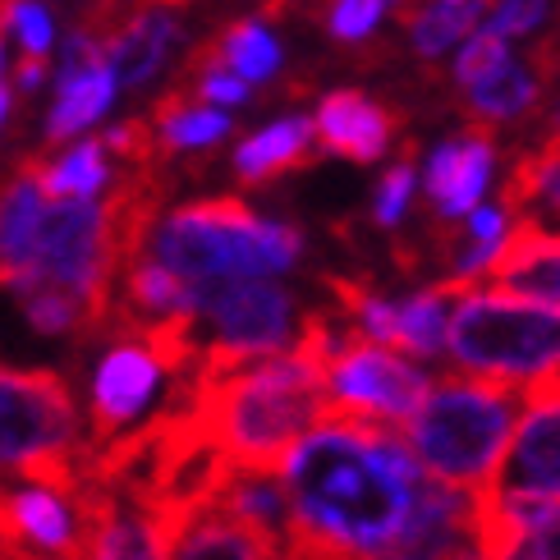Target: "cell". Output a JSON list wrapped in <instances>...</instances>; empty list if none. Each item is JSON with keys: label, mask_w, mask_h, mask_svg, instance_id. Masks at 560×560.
Masks as SVG:
<instances>
[{"label": "cell", "mask_w": 560, "mask_h": 560, "mask_svg": "<svg viewBox=\"0 0 560 560\" xmlns=\"http://www.w3.org/2000/svg\"><path fill=\"white\" fill-rule=\"evenodd\" d=\"M290 497L285 538H313L349 560H377L400 533L423 464L382 423H313L280 459Z\"/></svg>", "instance_id": "obj_1"}, {"label": "cell", "mask_w": 560, "mask_h": 560, "mask_svg": "<svg viewBox=\"0 0 560 560\" xmlns=\"http://www.w3.org/2000/svg\"><path fill=\"white\" fill-rule=\"evenodd\" d=\"M336 336L326 317H303L299 345H285L262 363H240L207 372L198 368L184 386L179 409L194 432L235 469H280L294 441L322 423L326 400V363H331Z\"/></svg>", "instance_id": "obj_2"}, {"label": "cell", "mask_w": 560, "mask_h": 560, "mask_svg": "<svg viewBox=\"0 0 560 560\" xmlns=\"http://www.w3.org/2000/svg\"><path fill=\"white\" fill-rule=\"evenodd\" d=\"M148 253L184 280L280 276L299 262V230L258 217L240 198H207L175 207L143 235Z\"/></svg>", "instance_id": "obj_3"}, {"label": "cell", "mask_w": 560, "mask_h": 560, "mask_svg": "<svg viewBox=\"0 0 560 560\" xmlns=\"http://www.w3.org/2000/svg\"><path fill=\"white\" fill-rule=\"evenodd\" d=\"M515 390L520 386L487 377L428 386L423 405L400 423V436L423 464V474L478 492L501 464L510 428H515Z\"/></svg>", "instance_id": "obj_4"}, {"label": "cell", "mask_w": 560, "mask_h": 560, "mask_svg": "<svg viewBox=\"0 0 560 560\" xmlns=\"http://www.w3.org/2000/svg\"><path fill=\"white\" fill-rule=\"evenodd\" d=\"M446 349L469 377L533 386L560 377V303L487 290H464L446 322Z\"/></svg>", "instance_id": "obj_5"}, {"label": "cell", "mask_w": 560, "mask_h": 560, "mask_svg": "<svg viewBox=\"0 0 560 560\" xmlns=\"http://www.w3.org/2000/svg\"><path fill=\"white\" fill-rule=\"evenodd\" d=\"M74 395L56 372L0 368V469L28 482L74 492L83 482L74 464Z\"/></svg>", "instance_id": "obj_6"}, {"label": "cell", "mask_w": 560, "mask_h": 560, "mask_svg": "<svg viewBox=\"0 0 560 560\" xmlns=\"http://www.w3.org/2000/svg\"><path fill=\"white\" fill-rule=\"evenodd\" d=\"M194 317L212 326V340L198 349V368L221 372L248 359L276 354L294 331V299L271 276H235V280H189Z\"/></svg>", "instance_id": "obj_7"}, {"label": "cell", "mask_w": 560, "mask_h": 560, "mask_svg": "<svg viewBox=\"0 0 560 560\" xmlns=\"http://www.w3.org/2000/svg\"><path fill=\"white\" fill-rule=\"evenodd\" d=\"M428 386L432 382L395 349L368 340L363 331H345L326 363L322 423H382L400 432L405 418L423 405Z\"/></svg>", "instance_id": "obj_8"}, {"label": "cell", "mask_w": 560, "mask_h": 560, "mask_svg": "<svg viewBox=\"0 0 560 560\" xmlns=\"http://www.w3.org/2000/svg\"><path fill=\"white\" fill-rule=\"evenodd\" d=\"M469 547H478L474 492L428 474L423 482H418L400 533L382 547L377 560H455Z\"/></svg>", "instance_id": "obj_9"}, {"label": "cell", "mask_w": 560, "mask_h": 560, "mask_svg": "<svg viewBox=\"0 0 560 560\" xmlns=\"http://www.w3.org/2000/svg\"><path fill=\"white\" fill-rule=\"evenodd\" d=\"M0 551L10 556H46V560H83V528L69 515L56 487L0 482Z\"/></svg>", "instance_id": "obj_10"}, {"label": "cell", "mask_w": 560, "mask_h": 560, "mask_svg": "<svg viewBox=\"0 0 560 560\" xmlns=\"http://www.w3.org/2000/svg\"><path fill=\"white\" fill-rule=\"evenodd\" d=\"M161 377H166V368L152 354V345L129 331L97 363V382H92V441L106 446L129 423H138V413L152 405Z\"/></svg>", "instance_id": "obj_11"}, {"label": "cell", "mask_w": 560, "mask_h": 560, "mask_svg": "<svg viewBox=\"0 0 560 560\" xmlns=\"http://www.w3.org/2000/svg\"><path fill=\"white\" fill-rule=\"evenodd\" d=\"M83 560H166V538L143 505H125V497L106 482L83 478L74 487Z\"/></svg>", "instance_id": "obj_12"}, {"label": "cell", "mask_w": 560, "mask_h": 560, "mask_svg": "<svg viewBox=\"0 0 560 560\" xmlns=\"http://www.w3.org/2000/svg\"><path fill=\"white\" fill-rule=\"evenodd\" d=\"M115 97H120V83H115V69L102 56L88 60H56L51 74V106H46V138L51 143H69V138H83L97 129Z\"/></svg>", "instance_id": "obj_13"}, {"label": "cell", "mask_w": 560, "mask_h": 560, "mask_svg": "<svg viewBox=\"0 0 560 560\" xmlns=\"http://www.w3.org/2000/svg\"><path fill=\"white\" fill-rule=\"evenodd\" d=\"M179 42H184L179 10L171 0H148V5H138L120 28L106 37V60L115 69L120 92H138L152 79H161V69L171 65Z\"/></svg>", "instance_id": "obj_14"}, {"label": "cell", "mask_w": 560, "mask_h": 560, "mask_svg": "<svg viewBox=\"0 0 560 560\" xmlns=\"http://www.w3.org/2000/svg\"><path fill=\"white\" fill-rule=\"evenodd\" d=\"M395 125H400V120H395L382 102H372L368 92L345 88V92L322 97L313 133L322 138L326 152L349 156V161H359V166H368V161H382V152L390 148Z\"/></svg>", "instance_id": "obj_15"}, {"label": "cell", "mask_w": 560, "mask_h": 560, "mask_svg": "<svg viewBox=\"0 0 560 560\" xmlns=\"http://www.w3.org/2000/svg\"><path fill=\"white\" fill-rule=\"evenodd\" d=\"M492 138H487V129L474 125V133L455 138V143H441L428 161V198L436 202L441 217H469L487 179H492Z\"/></svg>", "instance_id": "obj_16"}, {"label": "cell", "mask_w": 560, "mask_h": 560, "mask_svg": "<svg viewBox=\"0 0 560 560\" xmlns=\"http://www.w3.org/2000/svg\"><path fill=\"white\" fill-rule=\"evenodd\" d=\"M276 551L280 547L271 538H262V533L240 524L217 501H202L175 528L166 560H276Z\"/></svg>", "instance_id": "obj_17"}, {"label": "cell", "mask_w": 560, "mask_h": 560, "mask_svg": "<svg viewBox=\"0 0 560 560\" xmlns=\"http://www.w3.org/2000/svg\"><path fill=\"white\" fill-rule=\"evenodd\" d=\"M46 202L51 198H46L37 171H23L0 184V280H14L28 271Z\"/></svg>", "instance_id": "obj_18"}, {"label": "cell", "mask_w": 560, "mask_h": 560, "mask_svg": "<svg viewBox=\"0 0 560 560\" xmlns=\"http://www.w3.org/2000/svg\"><path fill=\"white\" fill-rule=\"evenodd\" d=\"M313 120H303V115H285V120H276L258 133H248L244 143L235 148V175L244 184H267L285 171H299L303 161L313 156Z\"/></svg>", "instance_id": "obj_19"}, {"label": "cell", "mask_w": 560, "mask_h": 560, "mask_svg": "<svg viewBox=\"0 0 560 560\" xmlns=\"http://www.w3.org/2000/svg\"><path fill=\"white\" fill-rule=\"evenodd\" d=\"M474 280H446L436 290H423L405 303H395V326H390V345L405 349L413 359H436L446 349V322H451V299H459Z\"/></svg>", "instance_id": "obj_20"}, {"label": "cell", "mask_w": 560, "mask_h": 560, "mask_svg": "<svg viewBox=\"0 0 560 560\" xmlns=\"http://www.w3.org/2000/svg\"><path fill=\"white\" fill-rule=\"evenodd\" d=\"M37 179H42L46 198H102L115 184L110 152L102 138H88V133L69 138L46 166H37Z\"/></svg>", "instance_id": "obj_21"}, {"label": "cell", "mask_w": 560, "mask_h": 560, "mask_svg": "<svg viewBox=\"0 0 560 560\" xmlns=\"http://www.w3.org/2000/svg\"><path fill=\"white\" fill-rule=\"evenodd\" d=\"M464 92H469V102H464L469 120H474L478 129H487V125L515 120V115H524L533 102H538V79H533V69H528V65L505 60L497 74H487V79L469 83Z\"/></svg>", "instance_id": "obj_22"}, {"label": "cell", "mask_w": 560, "mask_h": 560, "mask_svg": "<svg viewBox=\"0 0 560 560\" xmlns=\"http://www.w3.org/2000/svg\"><path fill=\"white\" fill-rule=\"evenodd\" d=\"M156 148H166V152H207V148H217L221 138L230 133V110L221 106H207V102H166L156 110Z\"/></svg>", "instance_id": "obj_23"}, {"label": "cell", "mask_w": 560, "mask_h": 560, "mask_svg": "<svg viewBox=\"0 0 560 560\" xmlns=\"http://www.w3.org/2000/svg\"><path fill=\"white\" fill-rule=\"evenodd\" d=\"M10 294L19 299L23 317L33 322V331L42 336H69V331H88V326H97L88 313V303L79 294H69L60 285H51V280H10Z\"/></svg>", "instance_id": "obj_24"}, {"label": "cell", "mask_w": 560, "mask_h": 560, "mask_svg": "<svg viewBox=\"0 0 560 560\" xmlns=\"http://www.w3.org/2000/svg\"><path fill=\"white\" fill-rule=\"evenodd\" d=\"M217 56L235 69L244 83H271L280 74V42L267 28V19H240L230 23L217 42Z\"/></svg>", "instance_id": "obj_25"}, {"label": "cell", "mask_w": 560, "mask_h": 560, "mask_svg": "<svg viewBox=\"0 0 560 560\" xmlns=\"http://www.w3.org/2000/svg\"><path fill=\"white\" fill-rule=\"evenodd\" d=\"M0 37L19 56L51 60L60 42V19L46 0H0Z\"/></svg>", "instance_id": "obj_26"}, {"label": "cell", "mask_w": 560, "mask_h": 560, "mask_svg": "<svg viewBox=\"0 0 560 560\" xmlns=\"http://www.w3.org/2000/svg\"><path fill=\"white\" fill-rule=\"evenodd\" d=\"M482 5H487V0H469V5H455V0H432L428 10L405 14L418 56H441V51H451L459 37H469L478 14H482Z\"/></svg>", "instance_id": "obj_27"}, {"label": "cell", "mask_w": 560, "mask_h": 560, "mask_svg": "<svg viewBox=\"0 0 560 560\" xmlns=\"http://www.w3.org/2000/svg\"><path fill=\"white\" fill-rule=\"evenodd\" d=\"M487 560H560V505H547L538 520H528L515 538Z\"/></svg>", "instance_id": "obj_28"}, {"label": "cell", "mask_w": 560, "mask_h": 560, "mask_svg": "<svg viewBox=\"0 0 560 560\" xmlns=\"http://www.w3.org/2000/svg\"><path fill=\"white\" fill-rule=\"evenodd\" d=\"M505 60H510L505 37L482 23L478 33H469V42H464V51H459V60H455V83L469 88V83H478V79H487V74H497Z\"/></svg>", "instance_id": "obj_29"}, {"label": "cell", "mask_w": 560, "mask_h": 560, "mask_svg": "<svg viewBox=\"0 0 560 560\" xmlns=\"http://www.w3.org/2000/svg\"><path fill=\"white\" fill-rule=\"evenodd\" d=\"M194 92H198V102L230 110V106H244V102L253 97V83H244L235 69H230V65L212 51V56L198 65V88H194Z\"/></svg>", "instance_id": "obj_30"}, {"label": "cell", "mask_w": 560, "mask_h": 560, "mask_svg": "<svg viewBox=\"0 0 560 560\" xmlns=\"http://www.w3.org/2000/svg\"><path fill=\"white\" fill-rule=\"evenodd\" d=\"M409 198H413V161L405 156L400 166L386 171L382 189H377V202H372V217H377V225H400Z\"/></svg>", "instance_id": "obj_31"}, {"label": "cell", "mask_w": 560, "mask_h": 560, "mask_svg": "<svg viewBox=\"0 0 560 560\" xmlns=\"http://www.w3.org/2000/svg\"><path fill=\"white\" fill-rule=\"evenodd\" d=\"M386 0H336L331 5V37L340 42H363L382 23Z\"/></svg>", "instance_id": "obj_32"}, {"label": "cell", "mask_w": 560, "mask_h": 560, "mask_svg": "<svg viewBox=\"0 0 560 560\" xmlns=\"http://www.w3.org/2000/svg\"><path fill=\"white\" fill-rule=\"evenodd\" d=\"M547 19V0H497L487 28H497L501 37H528Z\"/></svg>", "instance_id": "obj_33"}, {"label": "cell", "mask_w": 560, "mask_h": 560, "mask_svg": "<svg viewBox=\"0 0 560 560\" xmlns=\"http://www.w3.org/2000/svg\"><path fill=\"white\" fill-rule=\"evenodd\" d=\"M14 69V92H42L46 83H51V65L46 60H33V56H23L19 65H10Z\"/></svg>", "instance_id": "obj_34"}, {"label": "cell", "mask_w": 560, "mask_h": 560, "mask_svg": "<svg viewBox=\"0 0 560 560\" xmlns=\"http://www.w3.org/2000/svg\"><path fill=\"white\" fill-rule=\"evenodd\" d=\"M14 102H19V92L5 83V79H0V129H5L10 125V115H14Z\"/></svg>", "instance_id": "obj_35"}, {"label": "cell", "mask_w": 560, "mask_h": 560, "mask_svg": "<svg viewBox=\"0 0 560 560\" xmlns=\"http://www.w3.org/2000/svg\"><path fill=\"white\" fill-rule=\"evenodd\" d=\"M10 65H14V51H10V42L0 37V79H10Z\"/></svg>", "instance_id": "obj_36"}, {"label": "cell", "mask_w": 560, "mask_h": 560, "mask_svg": "<svg viewBox=\"0 0 560 560\" xmlns=\"http://www.w3.org/2000/svg\"><path fill=\"white\" fill-rule=\"evenodd\" d=\"M455 560H482V556H478V547H469V551H459Z\"/></svg>", "instance_id": "obj_37"}, {"label": "cell", "mask_w": 560, "mask_h": 560, "mask_svg": "<svg viewBox=\"0 0 560 560\" xmlns=\"http://www.w3.org/2000/svg\"><path fill=\"white\" fill-rule=\"evenodd\" d=\"M455 5H469V0H455Z\"/></svg>", "instance_id": "obj_38"}, {"label": "cell", "mask_w": 560, "mask_h": 560, "mask_svg": "<svg viewBox=\"0 0 560 560\" xmlns=\"http://www.w3.org/2000/svg\"><path fill=\"white\" fill-rule=\"evenodd\" d=\"M556 207H560V198H556Z\"/></svg>", "instance_id": "obj_39"}]
</instances>
